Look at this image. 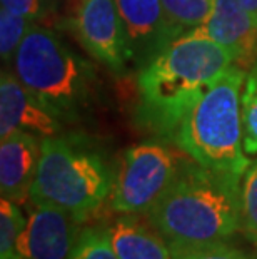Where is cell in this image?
Segmentation results:
<instances>
[{"label": "cell", "mask_w": 257, "mask_h": 259, "mask_svg": "<svg viewBox=\"0 0 257 259\" xmlns=\"http://www.w3.org/2000/svg\"><path fill=\"white\" fill-rule=\"evenodd\" d=\"M232 62L231 54L211 38L190 34L177 38L139 70L135 122L176 144L185 115Z\"/></svg>", "instance_id": "obj_1"}, {"label": "cell", "mask_w": 257, "mask_h": 259, "mask_svg": "<svg viewBox=\"0 0 257 259\" xmlns=\"http://www.w3.org/2000/svg\"><path fill=\"white\" fill-rule=\"evenodd\" d=\"M145 219L169 244L226 241L242 226L240 176L187 157Z\"/></svg>", "instance_id": "obj_2"}, {"label": "cell", "mask_w": 257, "mask_h": 259, "mask_svg": "<svg viewBox=\"0 0 257 259\" xmlns=\"http://www.w3.org/2000/svg\"><path fill=\"white\" fill-rule=\"evenodd\" d=\"M10 67L65 125L85 122L100 106L102 89L95 65L52 29L32 25Z\"/></svg>", "instance_id": "obj_3"}, {"label": "cell", "mask_w": 257, "mask_h": 259, "mask_svg": "<svg viewBox=\"0 0 257 259\" xmlns=\"http://www.w3.org/2000/svg\"><path fill=\"white\" fill-rule=\"evenodd\" d=\"M116 166L99 142L85 134L45 137L30 201L56 206L84 223L111 197Z\"/></svg>", "instance_id": "obj_4"}, {"label": "cell", "mask_w": 257, "mask_h": 259, "mask_svg": "<svg viewBox=\"0 0 257 259\" xmlns=\"http://www.w3.org/2000/svg\"><path fill=\"white\" fill-rule=\"evenodd\" d=\"M245 75V69L231 65L202 94L176 137V144L200 166L240 178L250 166L244 154L240 117Z\"/></svg>", "instance_id": "obj_5"}, {"label": "cell", "mask_w": 257, "mask_h": 259, "mask_svg": "<svg viewBox=\"0 0 257 259\" xmlns=\"http://www.w3.org/2000/svg\"><path fill=\"white\" fill-rule=\"evenodd\" d=\"M187 156L177 144L152 137L122 152L116 166L111 207L119 214H145L172 183Z\"/></svg>", "instance_id": "obj_6"}, {"label": "cell", "mask_w": 257, "mask_h": 259, "mask_svg": "<svg viewBox=\"0 0 257 259\" xmlns=\"http://www.w3.org/2000/svg\"><path fill=\"white\" fill-rule=\"evenodd\" d=\"M67 27L79 44L114 74L127 72V40L116 0H75Z\"/></svg>", "instance_id": "obj_7"}, {"label": "cell", "mask_w": 257, "mask_h": 259, "mask_svg": "<svg viewBox=\"0 0 257 259\" xmlns=\"http://www.w3.org/2000/svg\"><path fill=\"white\" fill-rule=\"evenodd\" d=\"M130 64L140 70L176 42L162 0H116Z\"/></svg>", "instance_id": "obj_8"}, {"label": "cell", "mask_w": 257, "mask_h": 259, "mask_svg": "<svg viewBox=\"0 0 257 259\" xmlns=\"http://www.w3.org/2000/svg\"><path fill=\"white\" fill-rule=\"evenodd\" d=\"M32 204L20 238L19 259H67L80 234V221L56 206Z\"/></svg>", "instance_id": "obj_9"}, {"label": "cell", "mask_w": 257, "mask_h": 259, "mask_svg": "<svg viewBox=\"0 0 257 259\" xmlns=\"http://www.w3.org/2000/svg\"><path fill=\"white\" fill-rule=\"evenodd\" d=\"M189 34L222 46L239 67L250 69L257 64V25L239 0H214L205 24Z\"/></svg>", "instance_id": "obj_10"}, {"label": "cell", "mask_w": 257, "mask_h": 259, "mask_svg": "<svg viewBox=\"0 0 257 259\" xmlns=\"http://www.w3.org/2000/svg\"><path fill=\"white\" fill-rule=\"evenodd\" d=\"M65 124L17 79L14 72L2 70L0 79V137L15 131L30 132L40 139L64 132Z\"/></svg>", "instance_id": "obj_11"}, {"label": "cell", "mask_w": 257, "mask_h": 259, "mask_svg": "<svg viewBox=\"0 0 257 259\" xmlns=\"http://www.w3.org/2000/svg\"><path fill=\"white\" fill-rule=\"evenodd\" d=\"M42 139L15 131L0 144V194L4 199L25 202L30 197L40 161Z\"/></svg>", "instance_id": "obj_12"}, {"label": "cell", "mask_w": 257, "mask_h": 259, "mask_svg": "<svg viewBox=\"0 0 257 259\" xmlns=\"http://www.w3.org/2000/svg\"><path fill=\"white\" fill-rule=\"evenodd\" d=\"M111 244L119 259H174L171 246L135 214H120L107 226Z\"/></svg>", "instance_id": "obj_13"}, {"label": "cell", "mask_w": 257, "mask_h": 259, "mask_svg": "<svg viewBox=\"0 0 257 259\" xmlns=\"http://www.w3.org/2000/svg\"><path fill=\"white\" fill-rule=\"evenodd\" d=\"M164 12L174 37L180 38L209 19L214 0H162Z\"/></svg>", "instance_id": "obj_14"}, {"label": "cell", "mask_w": 257, "mask_h": 259, "mask_svg": "<svg viewBox=\"0 0 257 259\" xmlns=\"http://www.w3.org/2000/svg\"><path fill=\"white\" fill-rule=\"evenodd\" d=\"M27 218L10 199L0 202V259H19V244Z\"/></svg>", "instance_id": "obj_15"}, {"label": "cell", "mask_w": 257, "mask_h": 259, "mask_svg": "<svg viewBox=\"0 0 257 259\" xmlns=\"http://www.w3.org/2000/svg\"><path fill=\"white\" fill-rule=\"evenodd\" d=\"M240 117L244 151L247 154H257V64L245 75V87L240 96Z\"/></svg>", "instance_id": "obj_16"}, {"label": "cell", "mask_w": 257, "mask_h": 259, "mask_svg": "<svg viewBox=\"0 0 257 259\" xmlns=\"http://www.w3.org/2000/svg\"><path fill=\"white\" fill-rule=\"evenodd\" d=\"M67 259H119L111 244L107 226H90L80 231Z\"/></svg>", "instance_id": "obj_17"}, {"label": "cell", "mask_w": 257, "mask_h": 259, "mask_svg": "<svg viewBox=\"0 0 257 259\" xmlns=\"http://www.w3.org/2000/svg\"><path fill=\"white\" fill-rule=\"evenodd\" d=\"M32 25H34V20L2 9L0 12V56H2L4 64L12 65L15 54Z\"/></svg>", "instance_id": "obj_18"}, {"label": "cell", "mask_w": 257, "mask_h": 259, "mask_svg": "<svg viewBox=\"0 0 257 259\" xmlns=\"http://www.w3.org/2000/svg\"><path fill=\"white\" fill-rule=\"evenodd\" d=\"M174 259H257L226 241L205 244H169Z\"/></svg>", "instance_id": "obj_19"}, {"label": "cell", "mask_w": 257, "mask_h": 259, "mask_svg": "<svg viewBox=\"0 0 257 259\" xmlns=\"http://www.w3.org/2000/svg\"><path fill=\"white\" fill-rule=\"evenodd\" d=\"M240 231L257 251V161L250 162L242 183V226Z\"/></svg>", "instance_id": "obj_20"}, {"label": "cell", "mask_w": 257, "mask_h": 259, "mask_svg": "<svg viewBox=\"0 0 257 259\" xmlns=\"http://www.w3.org/2000/svg\"><path fill=\"white\" fill-rule=\"evenodd\" d=\"M0 2H2V9L24 15L34 22L43 19L54 7L52 0H0Z\"/></svg>", "instance_id": "obj_21"}, {"label": "cell", "mask_w": 257, "mask_h": 259, "mask_svg": "<svg viewBox=\"0 0 257 259\" xmlns=\"http://www.w3.org/2000/svg\"><path fill=\"white\" fill-rule=\"evenodd\" d=\"M239 2L242 4V7L247 10L250 19H252L254 24L257 25V0H239Z\"/></svg>", "instance_id": "obj_22"}, {"label": "cell", "mask_w": 257, "mask_h": 259, "mask_svg": "<svg viewBox=\"0 0 257 259\" xmlns=\"http://www.w3.org/2000/svg\"><path fill=\"white\" fill-rule=\"evenodd\" d=\"M52 2H54V4H56V0H52Z\"/></svg>", "instance_id": "obj_23"}]
</instances>
